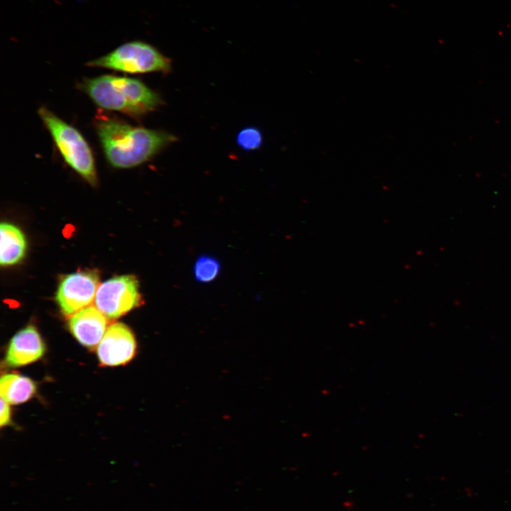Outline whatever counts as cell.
<instances>
[{"instance_id":"obj_11","label":"cell","mask_w":511,"mask_h":511,"mask_svg":"<svg viewBox=\"0 0 511 511\" xmlns=\"http://www.w3.org/2000/svg\"><path fill=\"white\" fill-rule=\"evenodd\" d=\"M35 391V383L28 377L17 373H9L1 378V397L9 404L23 403L30 400Z\"/></svg>"},{"instance_id":"obj_6","label":"cell","mask_w":511,"mask_h":511,"mask_svg":"<svg viewBox=\"0 0 511 511\" xmlns=\"http://www.w3.org/2000/svg\"><path fill=\"white\" fill-rule=\"evenodd\" d=\"M99 277L95 270L79 271L65 275L60 282L56 301L65 316L89 306L95 299Z\"/></svg>"},{"instance_id":"obj_10","label":"cell","mask_w":511,"mask_h":511,"mask_svg":"<svg viewBox=\"0 0 511 511\" xmlns=\"http://www.w3.org/2000/svg\"><path fill=\"white\" fill-rule=\"evenodd\" d=\"M0 263L2 266L13 265L24 257L26 240L21 230L12 224L3 222L0 226Z\"/></svg>"},{"instance_id":"obj_1","label":"cell","mask_w":511,"mask_h":511,"mask_svg":"<svg viewBox=\"0 0 511 511\" xmlns=\"http://www.w3.org/2000/svg\"><path fill=\"white\" fill-rule=\"evenodd\" d=\"M94 126L105 158L116 168L141 165L177 141L169 132L134 126L106 115L97 116Z\"/></svg>"},{"instance_id":"obj_14","label":"cell","mask_w":511,"mask_h":511,"mask_svg":"<svg viewBox=\"0 0 511 511\" xmlns=\"http://www.w3.org/2000/svg\"><path fill=\"white\" fill-rule=\"evenodd\" d=\"M9 405L5 400L1 399V427L7 425L11 422V409Z\"/></svg>"},{"instance_id":"obj_5","label":"cell","mask_w":511,"mask_h":511,"mask_svg":"<svg viewBox=\"0 0 511 511\" xmlns=\"http://www.w3.org/2000/svg\"><path fill=\"white\" fill-rule=\"evenodd\" d=\"M142 303L137 278L124 275L110 278L99 285L95 307L108 319H116Z\"/></svg>"},{"instance_id":"obj_12","label":"cell","mask_w":511,"mask_h":511,"mask_svg":"<svg viewBox=\"0 0 511 511\" xmlns=\"http://www.w3.org/2000/svg\"><path fill=\"white\" fill-rule=\"evenodd\" d=\"M221 263L214 256L201 255L196 260L193 273L195 280L201 283H208L215 280L221 272Z\"/></svg>"},{"instance_id":"obj_9","label":"cell","mask_w":511,"mask_h":511,"mask_svg":"<svg viewBox=\"0 0 511 511\" xmlns=\"http://www.w3.org/2000/svg\"><path fill=\"white\" fill-rule=\"evenodd\" d=\"M45 345L36 329L27 326L11 339L6 353L5 363L10 367H19L33 363L45 353Z\"/></svg>"},{"instance_id":"obj_4","label":"cell","mask_w":511,"mask_h":511,"mask_svg":"<svg viewBox=\"0 0 511 511\" xmlns=\"http://www.w3.org/2000/svg\"><path fill=\"white\" fill-rule=\"evenodd\" d=\"M86 65L129 74L155 72L167 74L172 70L170 58L152 45L141 40L125 43L110 53L87 62Z\"/></svg>"},{"instance_id":"obj_8","label":"cell","mask_w":511,"mask_h":511,"mask_svg":"<svg viewBox=\"0 0 511 511\" xmlns=\"http://www.w3.org/2000/svg\"><path fill=\"white\" fill-rule=\"evenodd\" d=\"M105 316L94 306H87L70 316L68 327L74 337L84 346L93 349L98 346L107 328Z\"/></svg>"},{"instance_id":"obj_2","label":"cell","mask_w":511,"mask_h":511,"mask_svg":"<svg viewBox=\"0 0 511 511\" xmlns=\"http://www.w3.org/2000/svg\"><path fill=\"white\" fill-rule=\"evenodd\" d=\"M98 106L141 119L158 109L163 101L160 95L138 79L104 75L87 78L79 84Z\"/></svg>"},{"instance_id":"obj_13","label":"cell","mask_w":511,"mask_h":511,"mask_svg":"<svg viewBox=\"0 0 511 511\" xmlns=\"http://www.w3.org/2000/svg\"><path fill=\"white\" fill-rule=\"evenodd\" d=\"M263 141L262 132L254 126L246 127L241 130L236 139L238 146L246 151H252L260 148Z\"/></svg>"},{"instance_id":"obj_3","label":"cell","mask_w":511,"mask_h":511,"mask_svg":"<svg viewBox=\"0 0 511 511\" xmlns=\"http://www.w3.org/2000/svg\"><path fill=\"white\" fill-rule=\"evenodd\" d=\"M38 114L65 163L92 186L97 175L92 150L82 133L46 107Z\"/></svg>"},{"instance_id":"obj_7","label":"cell","mask_w":511,"mask_h":511,"mask_svg":"<svg viewBox=\"0 0 511 511\" xmlns=\"http://www.w3.org/2000/svg\"><path fill=\"white\" fill-rule=\"evenodd\" d=\"M136 348V339L130 329L122 323H114L107 328L97 353L102 366H116L129 362Z\"/></svg>"}]
</instances>
